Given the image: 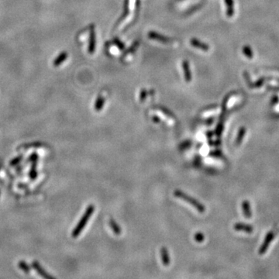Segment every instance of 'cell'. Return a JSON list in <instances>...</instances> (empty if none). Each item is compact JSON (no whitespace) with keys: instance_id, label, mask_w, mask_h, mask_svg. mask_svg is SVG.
I'll return each instance as SVG.
<instances>
[{"instance_id":"obj_1","label":"cell","mask_w":279,"mask_h":279,"mask_svg":"<svg viewBox=\"0 0 279 279\" xmlns=\"http://www.w3.org/2000/svg\"><path fill=\"white\" fill-rule=\"evenodd\" d=\"M94 211H95V206H92V205H90V206L86 209V210H85V213H84L82 219L79 220L76 227L74 229L73 232H72V237L75 238V237H77L81 233V232L83 230L84 227H85V225H86V223H88L91 216H92V213L94 212Z\"/></svg>"},{"instance_id":"obj_2","label":"cell","mask_w":279,"mask_h":279,"mask_svg":"<svg viewBox=\"0 0 279 279\" xmlns=\"http://www.w3.org/2000/svg\"><path fill=\"white\" fill-rule=\"evenodd\" d=\"M174 196H175L176 197L183 199V200L185 201V202H189V204L191 205V206H193V207L196 208V209H197L199 212H204L205 210H206V208H205L200 202H198L197 200H196L194 198L188 196L187 194H185L183 191H179V190H176L175 191H174Z\"/></svg>"},{"instance_id":"obj_3","label":"cell","mask_w":279,"mask_h":279,"mask_svg":"<svg viewBox=\"0 0 279 279\" xmlns=\"http://www.w3.org/2000/svg\"><path fill=\"white\" fill-rule=\"evenodd\" d=\"M273 239H274L273 232H269L267 234L266 237H265V241H264L263 244L261 245V247H260V250H259V254H260V255H263V254L267 251V250L269 247V245H270L271 242V240H273Z\"/></svg>"},{"instance_id":"obj_4","label":"cell","mask_w":279,"mask_h":279,"mask_svg":"<svg viewBox=\"0 0 279 279\" xmlns=\"http://www.w3.org/2000/svg\"><path fill=\"white\" fill-rule=\"evenodd\" d=\"M95 33L94 30V26H91L90 31V39H89V52L90 54H93L95 52Z\"/></svg>"},{"instance_id":"obj_5","label":"cell","mask_w":279,"mask_h":279,"mask_svg":"<svg viewBox=\"0 0 279 279\" xmlns=\"http://www.w3.org/2000/svg\"><path fill=\"white\" fill-rule=\"evenodd\" d=\"M148 37H149V38L162 43H168L170 40L169 39L167 38V37H164V36L161 35V34H158V33L153 32V31H150V32L148 33Z\"/></svg>"},{"instance_id":"obj_6","label":"cell","mask_w":279,"mask_h":279,"mask_svg":"<svg viewBox=\"0 0 279 279\" xmlns=\"http://www.w3.org/2000/svg\"><path fill=\"white\" fill-rule=\"evenodd\" d=\"M190 43L191 45L193 46L194 47H196V48L201 49V50L204 51H207L209 50V46H208L207 44L201 42L200 40H197L196 38H191L190 40Z\"/></svg>"},{"instance_id":"obj_7","label":"cell","mask_w":279,"mask_h":279,"mask_svg":"<svg viewBox=\"0 0 279 279\" xmlns=\"http://www.w3.org/2000/svg\"><path fill=\"white\" fill-rule=\"evenodd\" d=\"M182 67L183 71H184V75H185V79L187 82H190L191 80V75L190 72V68H189V64L188 61H183L182 63Z\"/></svg>"},{"instance_id":"obj_8","label":"cell","mask_w":279,"mask_h":279,"mask_svg":"<svg viewBox=\"0 0 279 279\" xmlns=\"http://www.w3.org/2000/svg\"><path fill=\"white\" fill-rule=\"evenodd\" d=\"M234 229L237 231H243L245 233H252L253 232V227L251 226L246 225V224L242 223H237L234 225Z\"/></svg>"},{"instance_id":"obj_9","label":"cell","mask_w":279,"mask_h":279,"mask_svg":"<svg viewBox=\"0 0 279 279\" xmlns=\"http://www.w3.org/2000/svg\"><path fill=\"white\" fill-rule=\"evenodd\" d=\"M242 208H243V210H244V216H246V218L247 219H250L251 217V209H250V202L248 201L245 200L242 203Z\"/></svg>"},{"instance_id":"obj_10","label":"cell","mask_w":279,"mask_h":279,"mask_svg":"<svg viewBox=\"0 0 279 279\" xmlns=\"http://www.w3.org/2000/svg\"><path fill=\"white\" fill-rule=\"evenodd\" d=\"M161 259H162L163 265L167 266L170 264V256L169 253H168V250H167L165 247H162L161 250Z\"/></svg>"},{"instance_id":"obj_11","label":"cell","mask_w":279,"mask_h":279,"mask_svg":"<svg viewBox=\"0 0 279 279\" xmlns=\"http://www.w3.org/2000/svg\"><path fill=\"white\" fill-rule=\"evenodd\" d=\"M109 224H110V227H111V229H113V233L116 235H120L121 233V228L120 227V226L116 223V222L113 219H110V222H109Z\"/></svg>"},{"instance_id":"obj_12","label":"cell","mask_w":279,"mask_h":279,"mask_svg":"<svg viewBox=\"0 0 279 279\" xmlns=\"http://www.w3.org/2000/svg\"><path fill=\"white\" fill-rule=\"evenodd\" d=\"M67 54L66 52H62L60 54L58 55V57H57L56 59H54V66H59L61 64H62L64 61L67 59Z\"/></svg>"},{"instance_id":"obj_13","label":"cell","mask_w":279,"mask_h":279,"mask_svg":"<svg viewBox=\"0 0 279 279\" xmlns=\"http://www.w3.org/2000/svg\"><path fill=\"white\" fill-rule=\"evenodd\" d=\"M33 267H34V268L37 271H38V273L40 274V275H41L42 276H44V278H51V276H50V275H48L47 273H46L45 271H44V269L41 267L39 263H37V262H34V263H33Z\"/></svg>"},{"instance_id":"obj_14","label":"cell","mask_w":279,"mask_h":279,"mask_svg":"<svg viewBox=\"0 0 279 279\" xmlns=\"http://www.w3.org/2000/svg\"><path fill=\"white\" fill-rule=\"evenodd\" d=\"M104 103H105V99L103 97L101 96H99L97 98L96 101H95V109L96 111H100L102 110V107H103Z\"/></svg>"},{"instance_id":"obj_15","label":"cell","mask_w":279,"mask_h":279,"mask_svg":"<svg viewBox=\"0 0 279 279\" xmlns=\"http://www.w3.org/2000/svg\"><path fill=\"white\" fill-rule=\"evenodd\" d=\"M245 132H246V130H245V128H244V127H242V128H240V130H239L238 134H237V140H236V143H237V145L240 144V142L242 141L243 139H244V134H245Z\"/></svg>"},{"instance_id":"obj_16","label":"cell","mask_w":279,"mask_h":279,"mask_svg":"<svg viewBox=\"0 0 279 279\" xmlns=\"http://www.w3.org/2000/svg\"><path fill=\"white\" fill-rule=\"evenodd\" d=\"M227 6V14L228 16H232L233 14V1L232 0H226Z\"/></svg>"},{"instance_id":"obj_17","label":"cell","mask_w":279,"mask_h":279,"mask_svg":"<svg viewBox=\"0 0 279 279\" xmlns=\"http://www.w3.org/2000/svg\"><path fill=\"white\" fill-rule=\"evenodd\" d=\"M204 239L205 237L202 233H196L195 234V240L197 241V242L199 243L202 242V241L204 240Z\"/></svg>"},{"instance_id":"obj_18","label":"cell","mask_w":279,"mask_h":279,"mask_svg":"<svg viewBox=\"0 0 279 279\" xmlns=\"http://www.w3.org/2000/svg\"><path fill=\"white\" fill-rule=\"evenodd\" d=\"M19 267H20L22 270H24V271L26 272V273H28V272H29V271H30L29 267H28L27 265H26V263H24V262H20V263H19Z\"/></svg>"},{"instance_id":"obj_19","label":"cell","mask_w":279,"mask_h":279,"mask_svg":"<svg viewBox=\"0 0 279 279\" xmlns=\"http://www.w3.org/2000/svg\"><path fill=\"white\" fill-rule=\"evenodd\" d=\"M146 96H147V92H146V90H145V89H142L141 92H140V101L143 102V100H144L145 99H146Z\"/></svg>"},{"instance_id":"obj_20","label":"cell","mask_w":279,"mask_h":279,"mask_svg":"<svg viewBox=\"0 0 279 279\" xmlns=\"http://www.w3.org/2000/svg\"><path fill=\"white\" fill-rule=\"evenodd\" d=\"M22 159V156H20V157H17V158H15L14 160H13V161H12V162L10 163V165H15V164H17V163H19V161H20V160Z\"/></svg>"},{"instance_id":"obj_21","label":"cell","mask_w":279,"mask_h":279,"mask_svg":"<svg viewBox=\"0 0 279 279\" xmlns=\"http://www.w3.org/2000/svg\"><path fill=\"white\" fill-rule=\"evenodd\" d=\"M115 44H116L117 45H118V47H120V49H123V47H124V46H123V44H122L121 42H120V40H115Z\"/></svg>"},{"instance_id":"obj_22","label":"cell","mask_w":279,"mask_h":279,"mask_svg":"<svg viewBox=\"0 0 279 279\" xmlns=\"http://www.w3.org/2000/svg\"><path fill=\"white\" fill-rule=\"evenodd\" d=\"M153 120L154 122H157V123H158V122L160 121V120H159V119H158V117H157V116H153Z\"/></svg>"}]
</instances>
